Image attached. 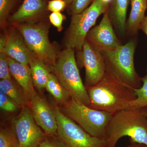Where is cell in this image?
I'll return each mask as SVG.
<instances>
[{
  "label": "cell",
  "instance_id": "cell-1",
  "mask_svg": "<svg viewBox=\"0 0 147 147\" xmlns=\"http://www.w3.org/2000/svg\"><path fill=\"white\" fill-rule=\"evenodd\" d=\"M86 89L90 100L88 106L112 115L126 110L129 104L136 98L134 89L123 83L107 64L102 80Z\"/></svg>",
  "mask_w": 147,
  "mask_h": 147
},
{
  "label": "cell",
  "instance_id": "cell-2",
  "mask_svg": "<svg viewBox=\"0 0 147 147\" xmlns=\"http://www.w3.org/2000/svg\"><path fill=\"white\" fill-rule=\"evenodd\" d=\"M125 136L130 142L147 147V118L142 108L124 110L113 115L107 129L106 146L115 147L119 139Z\"/></svg>",
  "mask_w": 147,
  "mask_h": 147
},
{
  "label": "cell",
  "instance_id": "cell-3",
  "mask_svg": "<svg viewBox=\"0 0 147 147\" xmlns=\"http://www.w3.org/2000/svg\"><path fill=\"white\" fill-rule=\"evenodd\" d=\"M51 72L68 92L71 98L87 106L89 105V97L79 73L74 49L66 47L58 54Z\"/></svg>",
  "mask_w": 147,
  "mask_h": 147
},
{
  "label": "cell",
  "instance_id": "cell-4",
  "mask_svg": "<svg viewBox=\"0 0 147 147\" xmlns=\"http://www.w3.org/2000/svg\"><path fill=\"white\" fill-rule=\"evenodd\" d=\"M59 107L65 115L90 135L105 140L112 114L90 108L72 98Z\"/></svg>",
  "mask_w": 147,
  "mask_h": 147
},
{
  "label": "cell",
  "instance_id": "cell-5",
  "mask_svg": "<svg viewBox=\"0 0 147 147\" xmlns=\"http://www.w3.org/2000/svg\"><path fill=\"white\" fill-rule=\"evenodd\" d=\"M14 25L31 53L43 62L51 71L58 54L49 40L48 26L44 23H36L34 21Z\"/></svg>",
  "mask_w": 147,
  "mask_h": 147
},
{
  "label": "cell",
  "instance_id": "cell-6",
  "mask_svg": "<svg viewBox=\"0 0 147 147\" xmlns=\"http://www.w3.org/2000/svg\"><path fill=\"white\" fill-rule=\"evenodd\" d=\"M110 2L109 0H94L81 13L72 15L66 36V47L82 51L87 34L98 17L108 11Z\"/></svg>",
  "mask_w": 147,
  "mask_h": 147
},
{
  "label": "cell",
  "instance_id": "cell-7",
  "mask_svg": "<svg viewBox=\"0 0 147 147\" xmlns=\"http://www.w3.org/2000/svg\"><path fill=\"white\" fill-rule=\"evenodd\" d=\"M136 47L134 40L109 51H100L105 62L121 82L133 89L141 87L142 78L135 70L134 54Z\"/></svg>",
  "mask_w": 147,
  "mask_h": 147
},
{
  "label": "cell",
  "instance_id": "cell-8",
  "mask_svg": "<svg viewBox=\"0 0 147 147\" xmlns=\"http://www.w3.org/2000/svg\"><path fill=\"white\" fill-rule=\"evenodd\" d=\"M58 124L57 137L66 147H105V139L93 137L61 111L53 107Z\"/></svg>",
  "mask_w": 147,
  "mask_h": 147
},
{
  "label": "cell",
  "instance_id": "cell-9",
  "mask_svg": "<svg viewBox=\"0 0 147 147\" xmlns=\"http://www.w3.org/2000/svg\"><path fill=\"white\" fill-rule=\"evenodd\" d=\"M11 125L19 147H38L47 136L35 121L29 106L21 108Z\"/></svg>",
  "mask_w": 147,
  "mask_h": 147
},
{
  "label": "cell",
  "instance_id": "cell-10",
  "mask_svg": "<svg viewBox=\"0 0 147 147\" xmlns=\"http://www.w3.org/2000/svg\"><path fill=\"white\" fill-rule=\"evenodd\" d=\"M77 65L85 69L86 88L94 86L102 80L106 70L105 59L100 50L96 49L86 39L79 52Z\"/></svg>",
  "mask_w": 147,
  "mask_h": 147
},
{
  "label": "cell",
  "instance_id": "cell-11",
  "mask_svg": "<svg viewBox=\"0 0 147 147\" xmlns=\"http://www.w3.org/2000/svg\"><path fill=\"white\" fill-rule=\"evenodd\" d=\"M29 106L35 121L45 134L57 136V122L53 107L37 92L30 98Z\"/></svg>",
  "mask_w": 147,
  "mask_h": 147
},
{
  "label": "cell",
  "instance_id": "cell-12",
  "mask_svg": "<svg viewBox=\"0 0 147 147\" xmlns=\"http://www.w3.org/2000/svg\"><path fill=\"white\" fill-rule=\"evenodd\" d=\"M86 39L100 51L114 50L121 45L114 31L108 11L103 14L99 24L90 30Z\"/></svg>",
  "mask_w": 147,
  "mask_h": 147
},
{
  "label": "cell",
  "instance_id": "cell-13",
  "mask_svg": "<svg viewBox=\"0 0 147 147\" xmlns=\"http://www.w3.org/2000/svg\"><path fill=\"white\" fill-rule=\"evenodd\" d=\"M0 52L26 65H29L32 55L21 34L15 30H11L6 34L1 35Z\"/></svg>",
  "mask_w": 147,
  "mask_h": 147
},
{
  "label": "cell",
  "instance_id": "cell-14",
  "mask_svg": "<svg viewBox=\"0 0 147 147\" xmlns=\"http://www.w3.org/2000/svg\"><path fill=\"white\" fill-rule=\"evenodd\" d=\"M44 0H24L20 7L10 17L9 21L13 24L34 21L45 10Z\"/></svg>",
  "mask_w": 147,
  "mask_h": 147
},
{
  "label": "cell",
  "instance_id": "cell-15",
  "mask_svg": "<svg viewBox=\"0 0 147 147\" xmlns=\"http://www.w3.org/2000/svg\"><path fill=\"white\" fill-rule=\"evenodd\" d=\"M10 73L15 81L30 96L36 93L29 65L23 64L7 56Z\"/></svg>",
  "mask_w": 147,
  "mask_h": 147
},
{
  "label": "cell",
  "instance_id": "cell-16",
  "mask_svg": "<svg viewBox=\"0 0 147 147\" xmlns=\"http://www.w3.org/2000/svg\"><path fill=\"white\" fill-rule=\"evenodd\" d=\"M131 0H110L108 10L112 24L120 34L126 32V15Z\"/></svg>",
  "mask_w": 147,
  "mask_h": 147
},
{
  "label": "cell",
  "instance_id": "cell-17",
  "mask_svg": "<svg viewBox=\"0 0 147 147\" xmlns=\"http://www.w3.org/2000/svg\"><path fill=\"white\" fill-rule=\"evenodd\" d=\"M130 14L126 22V32L129 35L137 34L146 17L147 0H131Z\"/></svg>",
  "mask_w": 147,
  "mask_h": 147
},
{
  "label": "cell",
  "instance_id": "cell-18",
  "mask_svg": "<svg viewBox=\"0 0 147 147\" xmlns=\"http://www.w3.org/2000/svg\"><path fill=\"white\" fill-rule=\"evenodd\" d=\"M0 91L11 98L21 109L29 106L30 96L17 82H13L12 79L1 80Z\"/></svg>",
  "mask_w": 147,
  "mask_h": 147
},
{
  "label": "cell",
  "instance_id": "cell-19",
  "mask_svg": "<svg viewBox=\"0 0 147 147\" xmlns=\"http://www.w3.org/2000/svg\"><path fill=\"white\" fill-rule=\"evenodd\" d=\"M29 65L35 88L41 92L45 89L51 71L43 62L32 54Z\"/></svg>",
  "mask_w": 147,
  "mask_h": 147
},
{
  "label": "cell",
  "instance_id": "cell-20",
  "mask_svg": "<svg viewBox=\"0 0 147 147\" xmlns=\"http://www.w3.org/2000/svg\"><path fill=\"white\" fill-rule=\"evenodd\" d=\"M45 89L53 96L59 106L63 105L71 99V96L68 92L52 72L49 75Z\"/></svg>",
  "mask_w": 147,
  "mask_h": 147
},
{
  "label": "cell",
  "instance_id": "cell-21",
  "mask_svg": "<svg viewBox=\"0 0 147 147\" xmlns=\"http://www.w3.org/2000/svg\"><path fill=\"white\" fill-rule=\"evenodd\" d=\"M142 81L143 82L142 86L134 90L136 98L129 104L126 109H139L147 107V74L142 78Z\"/></svg>",
  "mask_w": 147,
  "mask_h": 147
},
{
  "label": "cell",
  "instance_id": "cell-22",
  "mask_svg": "<svg viewBox=\"0 0 147 147\" xmlns=\"http://www.w3.org/2000/svg\"><path fill=\"white\" fill-rule=\"evenodd\" d=\"M0 147H19L18 140L12 125L1 126Z\"/></svg>",
  "mask_w": 147,
  "mask_h": 147
},
{
  "label": "cell",
  "instance_id": "cell-23",
  "mask_svg": "<svg viewBox=\"0 0 147 147\" xmlns=\"http://www.w3.org/2000/svg\"><path fill=\"white\" fill-rule=\"evenodd\" d=\"M0 107L1 110L8 113H15L21 109L11 98L1 91Z\"/></svg>",
  "mask_w": 147,
  "mask_h": 147
},
{
  "label": "cell",
  "instance_id": "cell-24",
  "mask_svg": "<svg viewBox=\"0 0 147 147\" xmlns=\"http://www.w3.org/2000/svg\"><path fill=\"white\" fill-rule=\"evenodd\" d=\"M94 0H74L69 4L68 13L71 16L81 13L88 8Z\"/></svg>",
  "mask_w": 147,
  "mask_h": 147
},
{
  "label": "cell",
  "instance_id": "cell-25",
  "mask_svg": "<svg viewBox=\"0 0 147 147\" xmlns=\"http://www.w3.org/2000/svg\"><path fill=\"white\" fill-rule=\"evenodd\" d=\"M7 56L3 52H0V79L1 80L11 79Z\"/></svg>",
  "mask_w": 147,
  "mask_h": 147
},
{
  "label": "cell",
  "instance_id": "cell-26",
  "mask_svg": "<svg viewBox=\"0 0 147 147\" xmlns=\"http://www.w3.org/2000/svg\"><path fill=\"white\" fill-rule=\"evenodd\" d=\"M13 0H0V23L5 26L7 18L13 5Z\"/></svg>",
  "mask_w": 147,
  "mask_h": 147
},
{
  "label": "cell",
  "instance_id": "cell-27",
  "mask_svg": "<svg viewBox=\"0 0 147 147\" xmlns=\"http://www.w3.org/2000/svg\"><path fill=\"white\" fill-rule=\"evenodd\" d=\"M38 147H66L57 136H47Z\"/></svg>",
  "mask_w": 147,
  "mask_h": 147
},
{
  "label": "cell",
  "instance_id": "cell-28",
  "mask_svg": "<svg viewBox=\"0 0 147 147\" xmlns=\"http://www.w3.org/2000/svg\"><path fill=\"white\" fill-rule=\"evenodd\" d=\"M64 16L60 12H53L49 16L50 23L56 27L59 32L63 30L62 24Z\"/></svg>",
  "mask_w": 147,
  "mask_h": 147
},
{
  "label": "cell",
  "instance_id": "cell-29",
  "mask_svg": "<svg viewBox=\"0 0 147 147\" xmlns=\"http://www.w3.org/2000/svg\"><path fill=\"white\" fill-rule=\"evenodd\" d=\"M66 4L63 0H53L48 2L47 9L53 12H60L65 8Z\"/></svg>",
  "mask_w": 147,
  "mask_h": 147
},
{
  "label": "cell",
  "instance_id": "cell-30",
  "mask_svg": "<svg viewBox=\"0 0 147 147\" xmlns=\"http://www.w3.org/2000/svg\"><path fill=\"white\" fill-rule=\"evenodd\" d=\"M140 30H142V31L144 32L146 34L147 36V16H146L144 21H143L142 24H141Z\"/></svg>",
  "mask_w": 147,
  "mask_h": 147
},
{
  "label": "cell",
  "instance_id": "cell-31",
  "mask_svg": "<svg viewBox=\"0 0 147 147\" xmlns=\"http://www.w3.org/2000/svg\"><path fill=\"white\" fill-rule=\"evenodd\" d=\"M130 144L125 147H147L144 144H143L132 143V142H130Z\"/></svg>",
  "mask_w": 147,
  "mask_h": 147
},
{
  "label": "cell",
  "instance_id": "cell-32",
  "mask_svg": "<svg viewBox=\"0 0 147 147\" xmlns=\"http://www.w3.org/2000/svg\"><path fill=\"white\" fill-rule=\"evenodd\" d=\"M142 110H143L145 116H146L147 118V107L145 108H142Z\"/></svg>",
  "mask_w": 147,
  "mask_h": 147
},
{
  "label": "cell",
  "instance_id": "cell-33",
  "mask_svg": "<svg viewBox=\"0 0 147 147\" xmlns=\"http://www.w3.org/2000/svg\"><path fill=\"white\" fill-rule=\"evenodd\" d=\"M63 1H64L65 2L66 4H71L72 2L74 0H63Z\"/></svg>",
  "mask_w": 147,
  "mask_h": 147
},
{
  "label": "cell",
  "instance_id": "cell-34",
  "mask_svg": "<svg viewBox=\"0 0 147 147\" xmlns=\"http://www.w3.org/2000/svg\"><path fill=\"white\" fill-rule=\"evenodd\" d=\"M105 147H106V146H105Z\"/></svg>",
  "mask_w": 147,
  "mask_h": 147
},
{
  "label": "cell",
  "instance_id": "cell-35",
  "mask_svg": "<svg viewBox=\"0 0 147 147\" xmlns=\"http://www.w3.org/2000/svg\"></svg>",
  "mask_w": 147,
  "mask_h": 147
}]
</instances>
